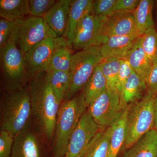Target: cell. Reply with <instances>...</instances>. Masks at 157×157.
<instances>
[{
	"mask_svg": "<svg viewBox=\"0 0 157 157\" xmlns=\"http://www.w3.org/2000/svg\"><path fill=\"white\" fill-rule=\"evenodd\" d=\"M155 96L147 93L140 101L129 104L123 150L130 148L144 135L155 129Z\"/></svg>",
	"mask_w": 157,
	"mask_h": 157,
	"instance_id": "cell-4",
	"label": "cell"
},
{
	"mask_svg": "<svg viewBox=\"0 0 157 157\" xmlns=\"http://www.w3.org/2000/svg\"><path fill=\"white\" fill-rule=\"evenodd\" d=\"M87 107L82 94L64 102L60 106L56 126L55 157H64L70 137Z\"/></svg>",
	"mask_w": 157,
	"mask_h": 157,
	"instance_id": "cell-2",
	"label": "cell"
},
{
	"mask_svg": "<svg viewBox=\"0 0 157 157\" xmlns=\"http://www.w3.org/2000/svg\"><path fill=\"white\" fill-rule=\"evenodd\" d=\"M140 37L136 40L125 59L133 71L144 81L151 68L152 61L144 52L140 43Z\"/></svg>",
	"mask_w": 157,
	"mask_h": 157,
	"instance_id": "cell-18",
	"label": "cell"
},
{
	"mask_svg": "<svg viewBox=\"0 0 157 157\" xmlns=\"http://www.w3.org/2000/svg\"><path fill=\"white\" fill-rule=\"evenodd\" d=\"M107 89V81L102 73L101 63L82 89V94L87 107Z\"/></svg>",
	"mask_w": 157,
	"mask_h": 157,
	"instance_id": "cell-20",
	"label": "cell"
},
{
	"mask_svg": "<svg viewBox=\"0 0 157 157\" xmlns=\"http://www.w3.org/2000/svg\"><path fill=\"white\" fill-rule=\"evenodd\" d=\"M45 73L51 87L61 103L69 87L70 73L53 70H47Z\"/></svg>",
	"mask_w": 157,
	"mask_h": 157,
	"instance_id": "cell-26",
	"label": "cell"
},
{
	"mask_svg": "<svg viewBox=\"0 0 157 157\" xmlns=\"http://www.w3.org/2000/svg\"><path fill=\"white\" fill-rule=\"evenodd\" d=\"M139 0H116L115 13H133L138 6Z\"/></svg>",
	"mask_w": 157,
	"mask_h": 157,
	"instance_id": "cell-35",
	"label": "cell"
},
{
	"mask_svg": "<svg viewBox=\"0 0 157 157\" xmlns=\"http://www.w3.org/2000/svg\"><path fill=\"white\" fill-rule=\"evenodd\" d=\"M129 106L120 117L112 124L110 147L107 157H117L124 143L126 137V121Z\"/></svg>",
	"mask_w": 157,
	"mask_h": 157,
	"instance_id": "cell-24",
	"label": "cell"
},
{
	"mask_svg": "<svg viewBox=\"0 0 157 157\" xmlns=\"http://www.w3.org/2000/svg\"><path fill=\"white\" fill-rule=\"evenodd\" d=\"M11 36L24 56L32 47L48 38L58 37L42 17L28 16L15 21Z\"/></svg>",
	"mask_w": 157,
	"mask_h": 157,
	"instance_id": "cell-7",
	"label": "cell"
},
{
	"mask_svg": "<svg viewBox=\"0 0 157 157\" xmlns=\"http://www.w3.org/2000/svg\"><path fill=\"white\" fill-rule=\"evenodd\" d=\"M93 2L92 0H70L67 25L63 37L71 44L79 24L86 15L92 13Z\"/></svg>",
	"mask_w": 157,
	"mask_h": 157,
	"instance_id": "cell-16",
	"label": "cell"
},
{
	"mask_svg": "<svg viewBox=\"0 0 157 157\" xmlns=\"http://www.w3.org/2000/svg\"><path fill=\"white\" fill-rule=\"evenodd\" d=\"M0 15L2 18L16 21L30 15L28 0H1Z\"/></svg>",
	"mask_w": 157,
	"mask_h": 157,
	"instance_id": "cell-19",
	"label": "cell"
},
{
	"mask_svg": "<svg viewBox=\"0 0 157 157\" xmlns=\"http://www.w3.org/2000/svg\"><path fill=\"white\" fill-rule=\"evenodd\" d=\"M116 0H96L93 4L92 14L99 17H108L115 13Z\"/></svg>",
	"mask_w": 157,
	"mask_h": 157,
	"instance_id": "cell-30",
	"label": "cell"
},
{
	"mask_svg": "<svg viewBox=\"0 0 157 157\" xmlns=\"http://www.w3.org/2000/svg\"><path fill=\"white\" fill-rule=\"evenodd\" d=\"M140 43L144 52L152 61L157 59V31L149 29L140 36Z\"/></svg>",
	"mask_w": 157,
	"mask_h": 157,
	"instance_id": "cell-28",
	"label": "cell"
},
{
	"mask_svg": "<svg viewBox=\"0 0 157 157\" xmlns=\"http://www.w3.org/2000/svg\"><path fill=\"white\" fill-rule=\"evenodd\" d=\"M1 63L5 76L12 82H20L28 76L24 56L15 45L12 36L1 48Z\"/></svg>",
	"mask_w": 157,
	"mask_h": 157,
	"instance_id": "cell-11",
	"label": "cell"
},
{
	"mask_svg": "<svg viewBox=\"0 0 157 157\" xmlns=\"http://www.w3.org/2000/svg\"><path fill=\"white\" fill-rule=\"evenodd\" d=\"M15 21L1 18L0 19V47H2L8 42L12 35Z\"/></svg>",
	"mask_w": 157,
	"mask_h": 157,
	"instance_id": "cell-34",
	"label": "cell"
},
{
	"mask_svg": "<svg viewBox=\"0 0 157 157\" xmlns=\"http://www.w3.org/2000/svg\"><path fill=\"white\" fill-rule=\"evenodd\" d=\"M139 37L134 36L109 37L107 41L100 46V52L103 60L110 59H124Z\"/></svg>",
	"mask_w": 157,
	"mask_h": 157,
	"instance_id": "cell-13",
	"label": "cell"
},
{
	"mask_svg": "<svg viewBox=\"0 0 157 157\" xmlns=\"http://www.w3.org/2000/svg\"><path fill=\"white\" fill-rule=\"evenodd\" d=\"M100 33L101 36L106 38L114 36H141L135 25L133 13H115L108 17H103Z\"/></svg>",
	"mask_w": 157,
	"mask_h": 157,
	"instance_id": "cell-12",
	"label": "cell"
},
{
	"mask_svg": "<svg viewBox=\"0 0 157 157\" xmlns=\"http://www.w3.org/2000/svg\"><path fill=\"white\" fill-rule=\"evenodd\" d=\"M146 90L145 82L136 72H132L124 85L122 92L127 105L133 104L143 98L144 92Z\"/></svg>",
	"mask_w": 157,
	"mask_h": 157,
	"instance_id": "cell-22",
	"label": "cell"
},
{
	"mask_svg": "<svg viewBox=\"0 0 157 157\" xmlns=\"http://www.w3.org/2000/svg\"><path fill=\"white\" fill-rule=\"evenodd\" d=\"M14 137L6 130L0 132V157H11Z\"/></svg>",
	"mask_w": 157,
	"mask_h": 157,
	"instance_id": "cell-31",
	"label": "cell"
},
{
	"mask_svg": "<svg viewBox=\"0 0 157 157\" xmlns=\"http://www.w3.org/2000/svg\"><path fill=\"white\" fill-rule=\"evenodd\" d=\"M104 17H99L92 13L87 14L78 26L72 42L73 50H81L94 46H101L108 38L100 33L101 21Z\"/></svg>",
	"mask_w": 157,
	"mask_h": 157,
	"instance_id": "cell-10",
	"label": "cell"
},
{
	"mask_svg": "<svg viewBox=\"0 0 157 157\" xmlns=\"http://www.w3.org/2000/svg\"><path fill=\"white\" fill-rule=\"evenodd\" d=\"M66 39L63 37L47 38L25 53V63L28 76L33 78L46 72L56 48Z\"/></svg>",
	"mask_w": 157,
	"mask_h": 157,
	"instance_id": "cell-8",
	"label": "cell"
},
{
	"mask_svg": "<svg viewBox=\"0 0 157 157\" xmlns=\"http://www.w3.org/2000/svg\"><path fill=\"white\" fill-rule=\"evenodd\" d=\"M154 1L140 0L138 6L133 12L136 28L141 36L149 29L154 27L152 11Z\"/></svg>",
	"mask_w": 157,
	"mask_h": 157,
	"instance_id": "cell-21",
	"label": "cell"
},
{
	"mask_svg": "<svg viewBox=\"0 0 157 157\" xmlns=\"http://www.w3.org/2000/svg\"><path fill=\"white\" fill-rule=\"evenodd\" d=\"M124 59H110L104 60L101 63L102 73L106 78L107 89L115 90L118 74Z\"/></svg>",
	"mask_w": 157,
	"mask_h": 157,
	"instance_id": "cell-27",
	"label": "cell"
},
{
	"mask_svg": "<svg viewBox=\"0 0 157 157\" xmlns=\"http://www.w3.org/2000/svg\"><path fill=\"white\" fill-rule=\"evenodd\" d=\"M56 2L55 0H30V15L33 17H43Z\"/></svg>",
	"mask_w": 157,
	"mask_h": 157,
	"instance_id": "cell-29",
	"label": "cell"
},
{
	"mask_svg": "<svg viewBox=\"0 0 157 157\" xmlns=\"http://www.w3.org/2000/svg\"><path fill=\"white\" fill-rule=\"evenodd\" d=\"M102 61L100 46H92L73 54L70 71V83L65 98L68 100L71 99L83 89Z\"/></svg>",
	"mask_w": 157,
	"mask_h": 157,
	"instance_id": "cell-5",
	"label": "cell"
},
{
	"mask_svg": "<svg viewBox=\"0 0 157 157\" xmlns=\"http://www.w3.org/2000/svg\"><path fill=\"white\" fill-rule=\"evenodd\" d=\"M154 113L155 117V129L157 132V94L155 96Z\"/></svg>",
	"mask_w": 157,
	"mask_h": 157,
	"instance_id": "cell-36",
	"label": "cell"
},
{
	"mask_svg": "<svg viewBox=\"0 0 157 157\" xmlns=\"http://www.w3.org/2000/svg\"><path fill=\"white\" fill-rule=\"evenodd\" d=\"M70 0H60L42 17L44 21L58 37H64L66 30Z\"/></svg>",
	"mask_w": 157,
	"mask_h": 157,
	"instance_id": "cell-15",
	"label": "cell"
},
{
	"mask_svg": "<svg viewBox=\"0 0 157 157\" xmlns=\"http://www.w3.org/2000/svg\"><path fill=\"white\" fill-rule=\"evenodd\" d=\"M32 113L29 88H18L7 94L3 101L1 130L14 137L26 126Z\"/></svg>",
	"mask_w": 157,
	"mask_h": 157,
	"instance_id": "cell-3",
	"label": "cell"
},
{
	"mask_svg": "<svg viewBox=\"0 0 157 157\" xmlns=\"http://www.w3.org/2000/svg\"><path fill=\"white\" fill-rule=\"evenodd\" d=\"M36 135L27 126L14 137L11 157H41Z\"/></svg>",
	"mask_w": 157,
	"mask_h": 157,
	"instance_id": "cell-14",
	"label": "cell"
},
{
	"mask_svg": "<svg viewBox=\"0 0 157 157\" xmlns=\"http://www.w3.org/2000/svg\"><path fill=\"white\" fill-rule=\"evenodd\" d=\"M72 44L67 39L56 48L47 70L70 73L73 54Z\"/></svg>",
	"mask_w": 157,
	"mask_h": 157,
	"instance_id": "cell-23",
	"label": "cell"
},
{
	"mask_svg": "<svg viewBox=\"0 0 157 157\" xmlns=\"http://www.w3.org/2000/svg\"><path fill=\"white\" fill-rule=\"evenodd\" d=\"M133 72L128 62L126 59H124L119 71L116 82V88L120 94L122 92L126 82Z\"/></svg>",
	"mask_w": 157,
	"mask_h": 157,
	"instance_id": "cell-32",
	"label": "cell"
},
{
	"mask_svg": "<svg viewBox=\"0 0 157 157\" xmlns=\"http://www.w3.org/2000/svg\"><path fill=\"white\" fill-rule=\"evenodd\" d=\"M128 106L117 90L107 89L90 103L87 110L96 123L105 130L120 117Z\"/></svg>",
	"mask_w": 157,
	"mask_h": 157,
	"instance_id": "cell-6",
	"label": "cell"
},
{
	"mask_svg": "<svg viewBox=\"0 0 157 157\" xmlns=\"http://www.w3.org/2000/svg\"><path fill=\"white\" fill-rule=\"evenodd\" d=\"M84 157H88L87 156V155H85L84 156Z\"/></svg>",
	"mask_w": 157,
	"mask_h": 157,
	"instance_id": "cell-37",
	"label": "cell"
},
{
	"mask_svg": "<svg viewBox=\"0 0 157 157\" xmlns=\"http://www.w3.org/2000/svg\"><path fill=\"white\" fill-rule=\"evenodd\" d=\"M32 113L44 137L52 139L60 102L48 82L46 73L32 78L29 86Z\"/></svg>",
	"mask_w": 157,
	"mask_h": 157,
	"instance_id": "cell-1",
	"label": "cell"
},
{
	"mask_svg": "<svg viewBox=\"0 0 157 157\" xmlns=\"http://www.w3.org/2000/svg\"><path fill=\"white\" fill-rule=\"evenodd\" d=\"M122 157H157V132L147 133L125 151Z\"/></svg>",
	"mask_w": 157,
	"mask_h": 157,
	"instance_id": "cell-17",
	"label": "cell"
},
{
	"mask_svg": "<svg viewBox=\"0 0 157 157\" xmlns=\"http://www.w3.org/2000/svg\"><path fill=\"white\" fill-rule=\"evenodd\" d=\"M112 130V125L98 133L86 153L88 157H108Z\"/></svg>",
	"mask_w": 157,
	"mask_h": 157,
	"instance_id": "cell-25",
	"label": "cell"
},
{
	"mask_svg": "<svg viewBox=\"0 0 157 157\" xmlns=\"http://www.w3.org/2000/svg\"><path fill=\"white\" fill-rule=\"evenodd\" d=\"M147 93L149 94H157V59L152 62V65L144 80Z\"/></svg>",
	"mask_w": 157,
	"mask_h": 157,
	"instance_id": "cell-33",
	"label": "cell"
},
{
	"mask_svg": "<svg viewBox=\"0 0 157 157\" xmlns=\"http://www.w3.org/2000/svg\"><path fill=\"white\" fill-rule=\"evenodd\" d=\"M102 130L86 111L70 137L64 157H84L94 138Z\"/></svg>",
	"mask_w": 157,
	"mask_h": 157,
	"instance_id": "cell-9",
	"label": "cell"
}]
</instances>
